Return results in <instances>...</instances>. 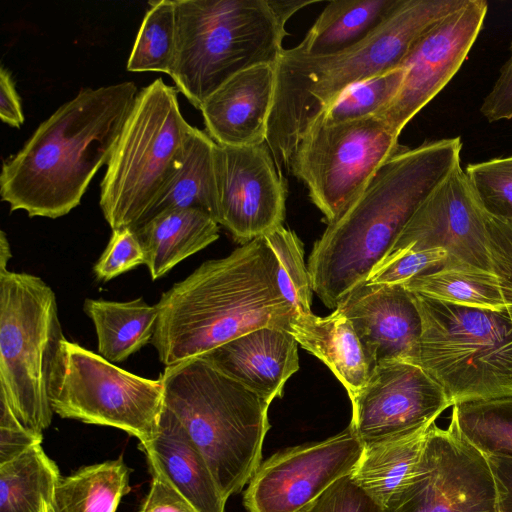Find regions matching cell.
Returning <instances> with one entry per match:
<instances>
[{
  "label": "cell",
  "instance_id": "5b68a950",
  "mask_svg": "<svg viewBox=\"0 0 512 512\" xmlns=\"http://www.w3.org/2000/svg\"><path fill=\"white\" fill-rule=\"evenodd\" d=\"M161 375L163 408L200 450L227 501L261 464L270 404L199 356L167 366Z\"/></svg>",
  "mask_w": 512,
  "mask_h": 512
},
{
  "label": "cell",
  "instance_id": "ffe728a7",
  "mask_svg": "<svg viewBox=\"0 0 512 512\" xmlns=\"http://www.w3.org/2000/svg\"><path fill=\"white\" fill-rule=\"evenodd\" d=\"M297 347L289 331L263 327L199 357L271 404L282 396L285 383L299 369Z\"/></svg>",
  "mask_w": 512,
  "mask_h": 512
},
{
  "label": "cell",
  "instance_id": "9a60e30c",
  "mask_svg": "<svg viewBox=\"0 0 512 512\" xmlns=\"http://www.w3.org/2000/svg\"><path fill=\"white\" fill-rule=\"evenodd\" d=\"M350 427L363 445L427 430L453 403L420 366L404 361L378 363L351 398Z\"/></svg>",
  "mask_w": 512,
  "mask_h": 512
},
{
  "label": "cell",
  "instance_id": "60d3db41",
  "mask_svg": "<svg viewBox=\"0 0 512 512\" xmlns=\"http://www.w3.org/2000/svg\"><path fill=\"white\" fill-rule=\"evenodd\" d=\"M480 112L489 122L512 118V43L509 58L485 97Z\"/></svg>",
  "mask_w": 512,
  "mask_h": 512
},
{
  "label": "cell",
  "instance_id": "4dcf8cb0",
  "mask_svg": "<svg viewBox=\"0 0 512 512\" xmlns=\"http://www.w3.org/2000/svg\"><path fill=\"white\" fill-rule=\"evenodd\" d=\"M449 426L485 456L512 459V395L455 404Z\"/></svg>",
  "mask_w": 512,
  "mask_h": 512
},
{
  "label": "cell",
  "instance_id": "8992f818",
  "mask_svg": "<svg viewBox=\"0 0 512 512\" xmlns=\"http://www.w3.org/2000/svg\"><path fill=\"white\" fill-rule=\"evenodd\" d=\"M177 46L171 78L200 110L241 71L276 64L286 35L268 0H175Z\"/></svg>",
  "mask_w": 512,
  "mask_h": 512
},
{
  "label": "cell",
  "instance_id": "6da1fadb",
  "mask_svg": "<svg viewBox=\"0 0 512 512\" xmlns=\"http://www.w3.org/2000/svg\"><path fill=\"white\" fill-rule=\"evenodd\" d=\"M461 148L458 137L405 148L327 224L307 266L312 290L327 307L336 308L385 259L419 206L460 165Z\"/></svg>",
  "mask_w": 512,
  "mask_h": 512
},
{
  "label": "cell",
  "instance_id": "5bb4252c",
  "mask_svg": "<svg viewBox=\"0 0 512 512\" xmlns=\"http://www.w3.org/2000/svg\"><path fill=\"white\" fill-rule=\"evenodd\" d=\"M434 248L447 252L445 268L494 273L487 214L460 165L419 206L382 262Z\"/></svg>",
  "mask_w": 512,
  "mask_h": 512
},
{
  "label": "cell",
  "instance_id": "ab89813d",
  "mask_svg": "<svg viewBox=\"0 0 512 512\" xmlns=\"http://www.w3.org/2000/svg\"><path fill=\"white\" fill-rule=\"evenodd\" d=\"M42 435L26 428L14 415L10 407L0 401V465L4 464L30 447L41 444Z\"/></svg>",
  "mask_w": 512,
  "mask_h": 512
},
{
  "label": "cell",
  "instance_id": "9c48e42d",
  "mask_svg": "<svg viewBox=\"0 0 512 512\" xmlns=\"http://www.w3.org/2000/svg\"><path fill=\"white\" fill-rule=\"evenodd\" d=\"M64 339L52 288L32 274L0 271V401L38 435L52 421L49 377Z\"/></svg>",
  "mask_w": 512,
  "mask_h": 512
},
{
  "label": "cell",
  "instance_id": "83f0119b",
  "mask_svg": "<svg viewBox=\"0 0 512 512\" xmlns=\"http://www.w3.org/2000/svg\"><path fill=\"white\" fill-rule=\"evenodd\" d=\"M59 479L41 444L30 447L0 465V512H48Z\"/></svg>",
  "mask_w": 512,
  "mask_h": 512
},
{
  "label": "cell",
  "instance_id": "52a82bcc",
  "mask_svg": "<svg viewBox=\"0 0 512 512\" xmlns=\"http://www.w3.org/2000/svg\"><path fill=\"white\" fill-rule=\"evenodd\" d=\"M161 78L139 90L107 162L100 207L112 230H136L184 163L194 131Z\"/></svg>",
  "mask_w": 512,
  "mask_h": 512
},
{
  "label": "cell",
  "instance_id": "f6af8a7d",
  "mask_svg": "<svg viewBox=\"0 0 512 512\" xmlns=\"http://www.w3.org/2000/svg\"><path fill=\"white\" fill-rule=\"evenodd\" d=\"M269 5L271 6L275 16L278 21L285 26L287 21L290 19L292 15H294L300 9L309 6L311 4L317 3L315 0H293V1H278V0H268Z\"/></svg>",
  "mask_w": 512,
  "mask_h": 512
},
{
  "label": "cell",
  "instance_id": "7bdbcfd3",
  "mask_svg": "<svg viewBox=\"0 0 512 512\" xmlns=\"http://www.w3.org/2000/svg\"><path fill=\"white\" fill-rule=\"evenodd\" d=\"M0 118L2 122L19 128L24 122L21 101L10 72L0 69Z\"/></svg>",
  "mask_w": 512,
  "mask_h": 512
},
{
  "label": "cell",
  "instance_id": "c3c4849f",
  "mask_svg": "<svg viewBox=\"0 0 512 512\" xmlns=\"http://www.w3.org/2000/svg\"><path fill=\"white\" fill-rule=\"evenodd\" d=\"M512 223V222H511Z\"/></svg>",
  "mask_w": 512,
  "mask_h": 512
},
{
  "label": "cell",
  "instance_id": "bcb514c9",
  "mask_svg": "<svg viewBox=\"0 0 512 512\" xmlns=\"http://www.w3.org/2000/svg\"><path fill=\"white\" fill-rule=\"evenodd\" d=\"M11 250L10 245L7 239V236L4 231H1L0 236V271H5L7 269V264L11 258Z\"/></svg>",
  "mask_w": 512,
  "mask_h": 512
},
{
  "label": "cell",
  "instance_id": "74e56055",
  "mask_svg": "<svg viewBox=\"0 0 512 512\" xmlns=\"http://www.w3.org/2000/svg\"><path fill=\"white\" fill-rule=\"evenodd\" d=\"M351 474L334 482L308 512H385Z\"/></svg>",
  "mask_w": 512,
  "mask_h": 512
},
{
  "label": "cell",
  "instance_id": "d6a6232c",
  "mask_svg": "<svg viewBox=\"0 0 512 512\" xmlns=\"http://www.w3.org/2000/svg\"><path fill=\"white\" fill-rule=\"evenodd\" d=\"M263 237L277 258V281L282 295L296 314L310 313L313 290L302 242L294 231L283 225Z\"/></svg>",
  "mask_w": 512,
  "mask_h": 512
},
{
  "label": "cell",
  "instance_id": "d590c367",
  "mask_svg": "<svg viewBox=\"0 0 512 512\" xmlns=\"http://www.w3.org/2000/svg\"><path fill=\"white\" fill-rule=\"evenodd\" d=\"M447 258V252L442 248L408 252L379 264L365 282L404 285L418 275L443 267Z\"/></svg>",
  "mask_w": 512,
  "mask_h": 512
},
{
  "label": "cell",
  "instance_id": "7a4b0ae2",
  "mask_svg": "<svg viewBox=\"0 0 512 512\" xmlns=\"http://www.w3.org/2000/svg\"><path fill=\"white\" fill-rule=\"evenodd\" d=\"M156 305L151 344L165 367L259 328L290 332L296 314L279 289L277 258L263 236L204 262Z\"/></svg>",
  "mask_w": 512,
  "mask_h": 512
},
{
  "label": "cell",
  "instance_id": "4316f807",
  "mask_svg": "<svg viewBox=\"0 0 512 512\" xmlns=\"http://www.w3.org/2000/svg\"><path fill=\"white\" fill-rule=\"evenodd\" d=\"M428 429L398 439L363 445L361 458L351 474L353 479L384 505L412 475Z\"/></svg>",
  "mask_w": 512,
  "mask_h": 512
},
{
  "label": "cell",
  "instance_id": "8fae6325",
  "mask_svg": "<svg viewBox=\"0 0 512 512\" xmlns=\"http://www.w3.org/2000/svg\"><path fill=\"white\" fill-rule=\"evenodd\" d=\"M398 138L377 115L333 123L317 118L302 134L289 166L328 224L388 159L405 149Z\"/></svg>",
  "mask_w": 512,
  "mask_h": 512
},
{
  "label": "cell",
  "instance_id": "d6986e66",
  "mask_svg": "<svg viewBox=\"0 0 512 512\" xmlns=\"http://www.w3.org/2000/svg\"><path fill=\"white\" fill-rule=\"evenodd\" d=\"M274 89V64L257 65L231 77L200 108L207 134L219 145L265 143Z\"/></svg>",
  "mask_w": 512,
  "mask_h": 512
},
{
  "label": "cell",
  "instance_id": "f1b7e54d",
  "mask_svg": "<svg viewBox=\"0 0 512 512\" xmlns=\"http://www.w3.org/2000/svg\"><path fill=\"white\" fill-rule=\"evenodd\" d=\"M129 474L122 458L86 466L59 479L54 512H115L128 492Z\"/></svg>",
  "mask_w": 512,
  "mask_h": 512
},
{
  "label": "cell",
  "instance_id": "b9f144b4",
  "mask_svg": "<svg viewBox=\"0 0 512 512\" xmlns=\"http://www.w3.org/2000/svg\"><path fill=\"white\" fill-rule=\"evenodd\" d=\"M149 493L139 512H198L159 472L151 470Z\"/></svg>",
  "mask_w": 512,
  "mask_h": 512
},
{
  "label": "cell",
  "instance_id": "7dc6e473",
  "mask_svg": "<svg viewBox=\"0 0 512 512\" xmlns=\"http://www.w3.org/2000/svg\"><path fill=\"white\" fill-rule=\"evenodd\" d=\"M48 512H54L52 505L49 507Z\"/></svg>",
  "mask_w": 512,
  "mask_h": 512
},
{
  "label": "cell",
  "instance_id": "ba28073f",
  "mask_svg": "<svg viewBox=\"0 0 512 512\" xmlns=\"http://www.w3.org/2000/svg\"><path fill=\"white\" fill-rule=\"evenodd\" d=\"M411 295L422 324L414 364L444 389L453 405L512 395V322L506 310Z\"/></svg>",
  "mask_w": 512,
  "mask_h": 512
},
{
  "label": "cell",
  "instance_id": "30bf717a",
  "mask_svg": "<svg viewBox=\"0 0 512 512\" xmlns=\"http://www.w3.org/2000/svg\"><path fill=\"white\" fill-rule=\"evenodd\" d=\"M48 393L52 410L60 417L121 429L145 443L157 428L164 383L162 375L140 377L65 338Z\"/></svg>",
  "mask_w": 512,
  "mask_h": 512
},
{
  "label": "cell",
  "instance_id": "e575fe53",
  "mask_svg": "<svg viewBox=\"0 0 512 512\" xmlns=\"http://www.w3.org/2000/svg\"><path fill=\"white\" fill-rule=\"evenodd\" d=\"M465 174L486 214L512 222V156L469 164Z\"/></svg>",
  "mask_w": 512,
  "mask_h": 512
},
{
  "label": "cell",
  "instance_id": "484cf974",
  "mask_svg": "<svg viewBox=\"0 0 512 512\" xmlns=\"http://www.w3.org/2000/svg\"><path fill=\"white\" fill-rule=\"evenodd\" d=\"M401 0H334L320 13L297 47L314 56L329 55L365 39Z\"/></svg>",
  "mask_w": 512,
  "mask_h": 512
},
{
  "label": "cell",
  "instance_id": "ac0fdd59",
  "mask_svg": "<svg viewBox=\"0 0 512 512\" xmlns=\"http://www.w3.org/2000/svg\"><path fill=\"white\" fill-rule=\"evenodd\" d=\"M350 320L376 364L415 363L422 324L411 292L403 285L364 282L337 305Z\"/></svg>",
  "mask_w": 512,
  "mask_h": 512
},
{
  "label": "cell",
  "instance_id": "4fadbf2b",
  "mask_svg": "<svg viewBox=\"0 0 512 512\" xmlns=\"http://www.w3.org/2000/svg\"><path fill=\"white\" fill-rule=\"evenodd\" d=\"M363 448L348 426L325 440L278 451L249 481L246 512H308L334 482L354 471Z\"/></svg>",
  "mask_w": 512,
  "mask_h": 512
},
{
  "label": "cell",
  "instance_id": "f35d334b",
  "mask_svg": "<svg viewBox=\"0 0 512 512\" xmlns=\"http://www.w3.org/2000/svg\"><path fill=\"white\" fill-rule=\"evenodd\" d=\"M489 250L512 322V223L487 215Z\"/></svg>",
  "mask_w": 512,
  "mask_h": 512
},
{
  "label": "cell",
  "instance_id": "1f68e13d",
  "mask_svg": "<svg viewBox=\"0 0 512 512\" xmlns=\"http://www.w3.org/2000/svg\"><path fill=\"white\" fill-rule=\"evenodd\" d=\"M176 46L175 0L150 1L128 58L127 70L171 75Z\"/></svg>",
  "mask_w": 512,
  "mask_h": 512
},
{
  "label": "cell",
  "instance_id": "603a6c76",
  "mask_svg": "<svg viewBox=\"0 0 512 512\" xmlns=\"http://www.w3.org/2000/svg\"><path fill=\"white\" fill-rule=\"evenodd\" d=\"M152 280L219 238V224L198 209L162 213L135 230Z\"/></svg>",
  "mask_w": 512,
  "mask_h": 512
},
{
  "label": "cell",
  "instance_id": "44dd1931",
  "mask_svg": "<svg viewBox=\"0 0 512 512\" xmlns=\"http://www.w3.org/2000/svg\"><path fill=\"white\" fill-rule=\"evenodd\" d=\"M150 470L159 472L198 512H224L207 462L176 418L162 406L153 437L140 443Z\"/></svg>",
  "mask_w": 512,
  "mask_h": 512
},
{
  "label": "cell",
  "instance_id": "8d00e7d4",
  "mask_svg": "<svg viewBox=\"0 0 512 512\" xmlns=\"http://www.w3.org/2000/svg\"><path fill=\"white\" fill-rule=\"evenodd\" d=\"M146 257L135 231L130 228L112 230L106 249L93 271L97 279L107 282L145 264Z\"/></svg>",
  "mask_w": 512,
  "mask_h": 512
},
{
  "label": "cell",
  "instance_id": "7402d4cb",
  "mask_svg": "<svg viewBox=\"0 0 512 512\" xmlns=\"http://www.w3.org/2000/svg\"><path fill=\"white\" fill-rule=\"evenodd\" d=\"M290 333L329 367L350 398L366 384L377 365L350 320L338 308L325 317L312 312L295 314Z\"/></svg>",
  "mask_w": 512,
  "mask_h": 512
},
{
  "label": "cell",
  "instance_id": "2e32d148",
  "mask_svg": "<svg viewBox=\"0 0 512 512\" xmlns=\"http://www.w3.org/2000/svg\"><path fill=\"white\" fill-rule=\"evenodd\" d=\"M218 223L246 244L283 225L287 189L266 143L217 144Z\"/></svg>",
  "mask_w": 512,
  "mask_h": 512
},
{
  "label": "cell",
  "instance_id": "f546056e",
  "mask_svg": "<svg viewBox=\"0 0 512 512\" xmlns=\"http://www.w3.org/2000/svg\"><path fill=\"white\" fill-rule=\"evenodd\" d=\"M408 291L466 307L505 311L500 280L495 273L457 268H439L412 278Z\"/></svg>",
  "mask_w": 512,
  "mask_h": 512
},
{
  "label": "cell",
  "instance_id": "e0dca14e",
  "mask_svg": "<svg viewBox=\"0 0 512 512\" xmlns=\"http://www.w3.org/2000/svg\"><path fill=\"white\" fill-rule=\"evenodd\" d=\"M487 10L485 0H466L424 34L408 53L400 66L404 78L397 95L377 114L396 134L400 135L457 73L482 29Z\"/></svg>",
  "mask_w": 512,
  "mask_h": 512
},
{
  "label": "cell",
  "instance_id": "ee69618b",
  "mask_svg": "<svg viewBox=\"0 0 512 512\" xmlns=\"http://www.w3.org/2000/svg\"><path fill=\"white\" fill-rule=\"evenodd\" d=\"M498 497V511L512 512V459L486 456Z\"/></svg>",
  "mask_w": 512,
  "mask_h": 512
},
{
  "label": "cell",
  "instance_id": "3957f363",
  "mask_svg": "<svg viewBox=\"0 0 512 512\" xmlns=\"http://www.w3.org/2000/svg\"><path fill=\"white\" fill-rule=\"evenodd\" d=\"M139 90L131 81L82 89L3 162L0 195L11 211L58 218L80 204L107 164Z\"/></svg>",
  "mask_w": 512,
  "mask_h": 512
},
{
  "label": "cell",
  "instance_id": "277c9868",
  "mask_svg": "<svg viewBox=\"0 0 512 512\" xmlns=\"http://www.w3.org/2000/svg\"><path fill=\"white\" fill-rule=\"evenodd\" d=\"M466 0H401L365 39L314 56L297 46L275 64V89L266 144L278 170L289 166L309 125L350 87L399 68L420 38Z\"/></svg>",
  "mask_w": 512,
  "mask_h": 512
},
{
  "label": "cell",
  "instance_id": "d4e9b609",
  "mask_svg": "<svg viewBox=\"0 0 512 512\" xmlns=\"http://www.w3.org/2000/svg\"><path fill=\"white\" fill-rule=\"evenodd\" d=\"M84 312L92 320L99 354L112 363L126 360L151 343L157 320V305L143 298L130 301L86 299Z\"/></svg>",
  "mask_w": 512,
  "mask_h": 512
},
{
  "label": "cell",
  "instance_id": "7c38bea8",
  "mask_svg": "<svg viewBox=\"0 0 512 512\" xmlns=\"http://www.w3.org/2000/svg\"><path fill=\"white\" fill-rule=\"evenodd\" d=\"M385 512H499L487 457L451 427L432 424L408 481Z\"/></svg>",
  "mask_w": 512,
  "mask_h": 512
},
{
  "label": "cell",
  "instance_id": "cb8c5ba5",
  "mask_svg": "<svg viewBox=\"0 0 512 512\" xmlns=\"http://www.w3.org/2000/svg\"><path fill=\"white\" fill-rule=\"evenodd\" d=\"M216 147L217 143L206 132L194 128L183 165L163 188L139 227L176 209H198L218 222Z\"/></svg>",
  "mask_w": 512,
  "mask_h": 512
},
{
  "label": "cell",
  "instance_id": "836d02e7",
  "mask_svg": "<svg viewBox=\"0 0 512 512\" xmlns=\"http://www.w3.org/2000/svg\"><path fill=\"white\" fill-rule=\"evenodd\" d=\"M403 78L404 69L399 67L358 83L346 90L317 118L333 123L377 115L397 95Z\"/></svg>",
  "mask_w": 512,
  "mask_h": 512
}]
</instances>
